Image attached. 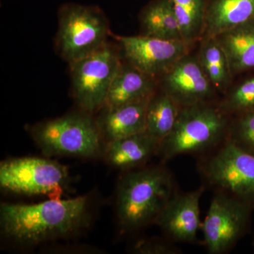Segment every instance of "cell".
Instances as JSON below:
<instances>
[{"mask_svg":"<svg viewBox=\"0 0 254 254\" xmlns=\"http://www.w3.org/2000/svg\"><path fill=\"white\" fill-rule=\"evenodd\" d=\"M198 59L215 91L226 93L232 74L227 55L215 37H205Z\"/></svg>","mask_w":254,"mask_h":254,"instance_id":"obj_19","label":"cell"},{"mask_svg":"<svg viewBox=\"0 0 254 254\" xmlns=\"http://www.w3.org/2000/svg\"><path fill=\"white\" fill-rule=\"evenodd\" d=\"M157 86L156 79L122 61L110 86L105 106H120L149 99L156 91Z\"/></svg>","mask_w":254,"mask_h":254,"instance_id":"obj_15","label":"cell"},{"mask_svg":"<svg viewBox=\"0 0 254 254\" xmlns=\"http://www.w3.org/2000/svg\"><path fill=\"white\" fill-rule=\"evenodd\" d=\"M254 18V0H212L206 7L205 37H215Z\"/></svg>","mask_w":254,"mask_h":254,"instance_id":"obj_16","label":"cell"},{"mask_svg":"<svg viewBox=\"0 0 254 254\" xmlns=\"http://www.w3.org/2000/svg\"><path fill=\"white\" fill-rule=\"evenodd\" d=\"M180 108L165 92L155 91L147 106L145 131L161 143L175 126Z\"/></svg>","mask_w":254,"mask_h":254,"instance_id":"obj_20","label":"cell"},{"mask_svg":"<svg viewBox=\"0 0 254 254\" xmlns=\"http://www.w3.org/2000/svg\"><path fill=\"white\" fill-rule=\"evenodd\" d=\"M88 195L69 199L53 198L33 204L2 203L1 235L19 245L33 246L77 235L89 226Z\"/></svg>","mask_w":254,"mask_h":254,"instance_id":"obj_1","label":"cell"},{"mask_svg":"<svg viewBox=\"0 0 254 254\" xmlns=\"http://www.w3.org/2000/svg\"><path fill=\"white\" fill-rule=\"evenodd\" d=\"M251 208L235 197L215 191L201 224L208 254H225L236 245L247 231Z\"/></svg>","mask_w":254,"mask_h":254,"instance_id":"obj_9","label":"cell"},{"mask_svg":"<svg viewBox=\"0 0 254 254\" xmlns=\"http://www.w3.org/2000/svg\"><path fill=\"white\" fill-rule=\"evenodd\" d=\"M115 38L127 63L155 79L188 54L189 46L182 41H167L142 35Z\"/></svg>","mask_w":254,"mask_h":254,"instance_id":"obj_10","label":"cell"},{"mask_svg":"<svg viewBox=\"0 0 254 254\" xmlns=\"http://www.w3.org/2000/svg\"><path fill=\"white\" fill-rule=\"evenodd\" d=\"M218 106L222 113L230 118L254 112V77L242 82L227 92Z\"/></svg>","mask_w":254,"mask_h":254,"instance_id":"obj_22","label":"cell"},{"mask_svg":"<svg viewBox=\"0 0 254 254\" xmlns=\"http://www.w3.org/2000/svg\"><path fill=\"white\" fill-rule=\"evenodd\" d=\"M176 193L173 175L163 165L127 172L120 179L117 190L119 223L128 232L154 224Z\"/></svg>","mask_w":254,"mask_h":254,"instance_id":"obj_2","label":"cell"},{"mask_svg":"<svg viewBox=\"0 0 254 254\" xmlns=\"http://www.w3.org/2000/svg\"><path fill=\"white\" fill-rule=\"evenodd\" d=\"M68 182L66 166L49 159L23 157L0 163V186L14 193L60 198Z\"/></svg>","mask_w":254,"mask_h":254,"instance_id":"obj_8","label":"cell"},{"mask_svg":"<svg viewBox=\"0 0 254 254\" xmlns=\"http://www.w3.org/2000/svg\"><path fill=\"white\" fill-rule=\"evenodd\" d=\"M230 118L212 103L182 107L158 155L167 162L178 155L208 153L227 139Z\"/></svg>","mask_w":254,"mask_h":254,"instance_id":"obj_3","label":"cell"},{"mask_svg":"<svg viewBox=\"0 0 254 254\" xmlns=\"http://www.w3.org/2000/svg\"><path fill=\"white\" fill-rule=\"evenodd\" d=\"M120 49L107 43L98 51L68 64L71 94L81 110L93 114L105 106L122 63Z\"/></svg>","mask_w":254,"mask_h":254,"instance_id":"obj_7","label":"cell"},{"mask_svg":"<svg viewBox=\"0 0 254 254\" xmlns=\"http://www.w3.org/2000/svg\"><path fill=\"white\" fill-rule=\"evenodd\" d=\"M110 35L109 21L98 6L76 3L60 6L55 46L68 64L98 51Z\"/></svg>","mask_w":254,"mask_h":254,"instance_id":"obj_5","label":"cell"},{"mask_svg":"<svg viewBox=\"0 0 254 254\" xmlns=\"http://www.w3.org/2000/svg\"><path fill=\"white\" fill-rule=\"evenodd\" d=\"M215 38L227 55L232 76L254 68V18Z\"/></svg>","mask_w":254,"mask_h":254,"instance_id":"obj_17","label":"cell"},{"mask_svg":"<svg viewBox=\"0 0 254 254\" xmlns=\"http://www.w3.org/2000/svg\"><path fill=\"white\" fill-rule=\"evenodd\" d=\"M227 139L254 154V112L235 116L230 121Z\"/></svg>","mask_w":254,"mask_h":254,"instance_id":"obj_23","label":"cell"},{"mask_svg":"<svg viewBox=\"0 0 254 254\" xmlns=\"http://www.w3.org/2000/svg\"><path fill=\"white\" fill-rule=\"evenodd\" d=\"M160 145L145 131L106 143L103 155L113 168L128 172L141 168L158 155Z\"/></svg>","mask_w":254,"mask_h":254,"instance_id":"obj_14","label":"cell"},{"mask_svg":"<svg viewBox=\"0 0 254 254\" xmlns=\"http://www.w3.org/2000/svg\"><path fill=\"white\" fill-rule=\"evenodd\" d=\"M160 90L180 108L212 103L215 90L209 81L198 58L188 54L178 60L159 78Z\"/></svg>","mask_w":254,"mask_h":254,"instance_id":"obj_11","label":"cell"},{"mask_svg":"<svg viewBox=\"0 0 254 254\" xmlns=\"http://www.w3.org/2000/svg\"><path fill=\"white\" fill-rule=\"evenodd\" d=\"M205 186L187 193H177L169 200L155 222L165 236L173 242L191 243L201 228L200 200Z\"/></svg>","mask_w":254,"mask_h":254,"instance_id":"obj_12","label":"cell"},{"mask_svg":"<svg viewBox=\"0 0 254 254\" xmlns=\"http://www.w3.org/2000/svg\"><path fill=\"white\" fill-rule=\"evenodd\" d=\"M140 22L142 36L167 41H184L170 0L151 1L141 11Z\"/></svg>","mask_w":254,"mask_h":254,"instance_id":"obj_18","label":"cell"},{"mask_svg":"<svg viewBox=\"0 0 254 254\" xmlns=\"http://www.w3.org/2000/svg\"><path fill=\"white\" fill-rule=\"evenodd\" d=\"M150 98L120 106H104L98 112L95 123L105 144L145 131Z\"/></svg>","mask_w":254,"mask_h":254,"instance_id":"obj_13","label":"cell"},{"mask_svg":"<svg viewBox=\"0 0 254 254\" xmlns=\"http://www.w3.org/2000/svg\"><path fill=\"white\" fill-rule=\"evenodd\" d=\"M180 25L183 41L190 46L204 32L205 0H170Z\"/></svg>","mask_w":254,"mask_h":254,"instance_id":"obj_21","label":"cell"},{"mask_svg":"<svg viewBox=\"0 0 254 254\" xmlns=\"http://www.w3.org/2000/svg\"><path fill=\"white\" fill-rule=\"evenodd\" d=\"M29 133L47 156L95 158L105 143L91 114L81 110L29 127Z\"/></svg>","mask_w":254,"mask_h":254,"instance_id":"obj_4","label":"cell"},{"mask_svg":"<svg viewBox=\"0 0 254 254\" xmlns=\"http://www.w3.org/2000/svg\"><path fill=\"white\" fill-rule=\"evenodd\" d=\"M133 252L139 254H182V250L173 245V241L159 237L138 241L133 247Z\"/></svg>","mask_w":254,"mask_h":254,"instance_id":"obj_24","label":"cell"},{"mask_svg":"<svg viewBox=\"0 0 254 254\" xmlns=\"http://www.w3.org/2000/svg\"><path fill=\"white\" fill-rule=\"evenodd\" d=\"M198 170L207 185L254 205V154L230 140L203 155Z\"/></svg>","mask_w":254,"mask_h":254,"instance_id":"obj_6","label":"cell"}]
</instances>
